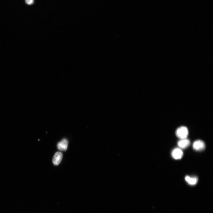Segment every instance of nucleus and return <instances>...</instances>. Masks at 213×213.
I'll list each match as a JSON object with an SVG mask.
<instances>
[{
	"mask_svg": "<svg viewBox=\"0 0 213 213\" xmlns=\"http://www.w3.org/2000/svg\"><path fill=\"white\" fill-rule=\"evenodd\" d=\"M34 0H25L26 3L28 5L32 4L33 3Z\"/></svg>",
	"mask_w": 213,
	"mask_h": 213,
	"instance_id": "obj_8",
	"label": "nucleus"
},
{
	"mask_svg": "<svg viewBox=\"0 0 213 213\" xmlns=\"http://www.w3.org/2000/svg\"><path fill=\"white\" fill-rule=\"evenodd\" d=\"M62 158V154L60 152H57L53 157L52 161L55 165H58L61 162Z\"/></svg>",
	"mask_w": 213,
	"mask_h": 213,
	"instance_id": "obj_6",
	"label": "nucleus"
},
{
	"mask_svg": "<svg viewBox=\"0 0 213 213\" xmlns=\"http://www.w3.org/2000/svg\"><path fill=\"white\" fill-rule=\"evenodd\" d=\"M185 179L187 183L189 185H196L198 181V178L196 177H190L186 176Z\"/></svg>",
	"mask_w": 213,
	"mask_h": 213,
	"instance_id": "obj_7",
	"label": "nucleus"
},
{
	"mask_svg": "<svg viewBox=\"0 0 213 213\" xmlns=\"http://www.w3.org/2000/svg\"><path fill=\"white\" fill-rule=\"evenodd\" d=\"M183 155V151L180 149L178 148H176L174 149L171 153L172 157L175 159H181Z\"/></svg>",
	"mask_w": 213,
	"mask_h": 213,
	"instance_id": "obj_3",
	"label": "nucleus"
},
{
	"mask_svg": "<svg viewBox=\"0 0 213 213\" xmlns=\"http://www.w3.org/2000/svg\"><path fill=\"white\" fill-rule=\"evenodd\" d=\"M190 142L187 138L180 139L178 142V145L181 149H185L188 147L190 145Z\"/></svg>",
	"mask_w": 213,
	"mask_h": 213,
	"instance_id": "obj_5",
	"label": "nucleus"
},
{
	"mask_svg": "<svg viewBox=\"0 0 213 213\" xmlns=\"http://www.w3.org/2000/svg\"><path fill=\"white\" fill-rule=\"evenodd\" d=\"M177 136L180 139L187 138L188 131L187 128L184 126H181L178 128L175 132Z\"/></svg>",
	"mask_w": 213,
	"mask_h": 213,
	"instance_id": "obj_1",
	"label": "nucleus"
},
{
	"mask_svg": "<svg viewBox=\"0 0 213 213\" xmlns=\"http://www.w3.org/2000/svg\"><path fill=\"white\" fill-rule=\"evenodd\" d=\"M194 150L197 151H201L204 150L205 147V145L203 141L197 140L195 141L193 144Z\"/></svg>",
	"mask_w": 213,
	"mask_h": 213,
	"instance_id": "obj_2",
	"label": "nucleus"
},
{
	"mask_svg": "<svg viewBox=\"0 0 213 213\" xmlns=\"http://www.w3.org/2000/svg\"><path fill=\"white\" fill-rule=\"evenodd\" d=\"M68 144V141L66 139L64 138L58 143L57 147L60 151H65L67 149Z\"/></svg>",
	"mask_w": 213,
	"mask_h": 213,
	"instance_id": "obj_4",
	"label": "nucleus"
}]
</instances>
